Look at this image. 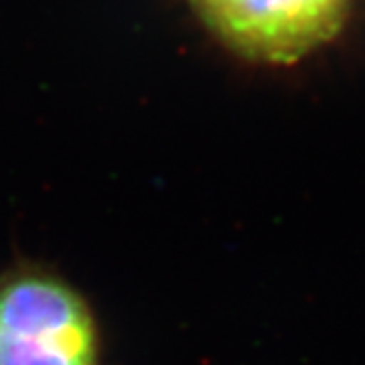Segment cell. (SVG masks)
<instances>
[{"label": "cell", "mask_w": 365, "mask_h": 365, "mask_svg": "<svg viewBox=\"0 0 365 365\" xmlns=\"http://www.w3.org/2000/svg\"><path fill=\"white\" fill-rule=\"evenodd\" d=\"M199 21L235 55L290 66L333 41L351 0H189Z\"/></svg>", "instance_id": "7a4b0ae2"}, {"label": "cell", "mask_w": 365, "mask_h": 365, "mask_svg": "<svg viewBox=\"0 0 365 365\" xmlns=\"http://www.w3.org/2000/svg\"><path fill=\"white\" fill-rule=\"evenodd\" d=\"M100 331L90 302L37 266L0 274V365H98Z\"/></svg>", "instance_id": "6da1fadb"}]
</instances>
